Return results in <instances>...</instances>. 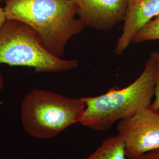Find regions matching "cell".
Listing matches in <instances>:
<instances>
[{
	"mask_svg": "<svg viewBox=\"0 0 159 159\" xmlns=\"http://www.w3.org/2000/svg\"><path fill=\"white\" fill-rule=\"evenodd\" d=\"M7 20L29 25L51 54L61 58L68 41L86 27L72 0H6Z\"/></svg>",
	"mask_w": 159,
	"mask_h": 159,
	"instance_id": "1",
	"label": "cell"
},
{
	"mask_svg": "<svg viewBox=\"0 0 159 159\" xmlns=\"http://www.w3.org/2000/svg\"><path fill=\"white\" fill-rule=\"evenodd\" d=\"M157 64L150 57L141 74L123 89L113 87L98 96L84 97L85 108L79 123L97 131H104L114 123L130 118L150 107L154 97Z\"/></svg>",
	"mask_w": 159,
	"mask_h": 159,
	"instance_id": "2",
	"label": "cell"
},
{
	"mask_svg": "<svg viewBox=\"0 0 159 159\" xmlns=\"http://www.w3.org/2000/svg\"><path fill=\"white\" fill-rule=\"evenodd\" d=\"M85 108L83 97L72 98L34 89L24 96L21 102V123L31 136L49 139L80 123Z\"/></svg>",
	"mask_w": 159,
	"mask_h": 159,
	"instance_id": "3",
	"label": "cell"
},
{
	"mask_svg": "<svg viewBox=\"0 0 159 159\" xmlns=\"http://www.w3.org/2000/svg\"><path fill=\"white\" fill-rule=\"evenodd\" d=\"M1 64L31 67L36 73L67 71L77 68L79 64L75 60L52 55L33 29L15 20H7L0 30Z\"/></svg>",
	"mask_w": 159,
	"mask_h": 159,
	"instance_id": "4",
	"label": "cell"
},
{
	"mask_svg": "<svg viewBox=\"0 0 159 159\" xmlns=\"http://www.w3.org/2000/svg\"><path fill=\"white\" fill-rule=\"evenodd\" d=\"M117 130L125 143L127 159L159 148V111L143 108L130 118L119 121Z\"/></svg>",
	"mask_w": 159,
	"mask_h": 159,
	"instance_id": "5",
	"label": "cell"
},
{
	"mask_svg": "<svg viewBox=\"0 0 159 159\" xmlns=\"http://www.w3.org/2000/svg\"><path fill=\"white\" fill-rule=\"evenodd\" d=\"M78 16L86 27L100 31L124 21L129 0H72Z\"/></svg>",
	"mask_w": 159,
	"mask_h": 159,
	"instance_id": "6",
	"label": "cell"
},
{
	"mask_svg": "<svg viewBox=\"0 0 159 159\" xmlns=\"http://www.w3.org/2000/svg\"><path fill=\"white\" fill-rule=\"evenodd\" d=\"M159 15V0H129L122 33L114 52L120 56L129 47L135 35Z\"/></svg>",
	"mask_w": 159,
	"mask_h": 159,
	"instance_id": "7",
	"label": "cell"
},
{
	"mask_svg": "<svg viewBox=\"0 0 159 159\" xmlns=\"http://www.w3.org/2000/svg\"><path fill=\"white\" fill-rule=\"evenodd\" d=\"M125 144L119 134L108 137L89 156L79 159H125Z\"/></svg>",
	"mask_w": 159,
	"mask_h": 159,
	"instance_id": "8",
	"label": "cell"
},
{
	"mask_svg": "<svg viewBox=\"0 0 159 159\" xmlns=\"http://www.w3.org/2000/svg\"><path fill=\"white\" fill-rule=\"evenodd\" d=\"M159 40V15L148 23L134 37L133 42L141 43Z\"/></svg>",
	"mask_w": 159,
	"mask_h": 159,
	"instance_id": "9",
	"label": "cell"
},
{
	"mask_svg": "<svg viewBox=\"0 0 159 159\" xmlns=\"http://www.w3.org/2000/svg\"><path fill=\"white\" fill-rule=\"evenodd\" d=\"M154 100L152 102L150 108L154 111H159V65L157 64V67L155 74V85L154 90Z\"/></svg>",
	"mask_w": 159,
	"mask_h": 159,
	"instance_id": "10",
	"label": "cell"
},
{
	"mask_svg": "<svg viewBox=\"0 0 159 159\" xmlns=\"http://www.w3.org/2000/svg\"><path fill=\"white\" fill-rule=\"evenodd\" d=\"M133 159H159V148L150 151Z\"/></svg>",
	"mask_w": 159,
	"mask_h": 159,
	"instance_id": "11",
	"label": "cell"
},
{
	"mask_svg": "<svg viewBox=\"0 0 159 159\" xmlns=\"http://www.w3.org/2000/svg\"><path fill=\"white\" fill-rule=\"evenodd\" d=\"M7 20V19L4 10V8H1L0 7V30L2 29Z\"/></svg>",
	"mask_w": 159,
	"mask_h": 159,
	"instance_id": "12",
	"label": "cell"
},
{
	"mask_svg": "<svg viewBox=\"0 0 159 159\" xmlns=\"http://www.w3.org/2000/svg\"><path fill=\"white\" fill-rule=\"evenodd\" d=\"M150 57H152L157 64L159 65V52H153L150 54Z\"/></svg>",
	"mask_w": 159,
	"mask_h": 159,
	"instance_id": "13",
	"label": "cell"
},
{
	"mask_svg": "<svg viewBox=\"0 0 159 159\" xmlns=\"http://www.w3.org/2000/svg\"><path fill=\"white\" fill-rule=\"evenodd\" d=\"M4 84H5V83H4V77L0 73V91H1L4 88Z\"/></svg>",
	"mask_w": 159,
	"mask_h": 159,
	"instance_id": "14",
	"label": "cell"
},
{
	"mask_svg": "<svg viewBox=\"0 0 159 159\" xmlns=\"http://www.w3.org/2000/svg\"><path fill=\"white\" fill-rule=\"evenodd\" d=\"M2 1V0H0V3L1 2V1Z\"/></svg>",
	"mask_w": 159,
	"mask_h": 159,
	"instance_id": "15",
	"label": "cell"
}]
</instances>
